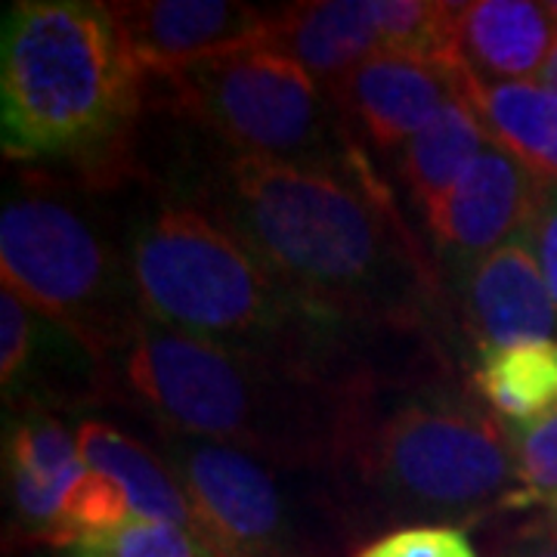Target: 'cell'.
Segmentation results:
<instances>
[{"instance_id":"ffe728a7","label":"cell","mask_w":557,"mask_h":557,"mask_svg":"<svg viewBox=\"0 0 557 557\" xmlns=\"http://www.w3.org/2000/svg\"><path fill=\"white\" fill-rule=\"evenodd\" d=\"M84 468L78 434H72L50 409L25 406L7 437V471L35 480H60Z\"/></svg>"},{"instance_id":"f1b7e54d","label":"cell","mask_w":557,"mask_h":557,"mask_svg":"<svg viewBox=\"0 0 557 557\" xmlns=\"http://www.w3.org/2000/svg\"><path fill=\"white\" fill-rule=\"evenodd\" d=\"M545 515H548V530H552V533H557V498L545 505Z\"/></svg>"},{"instance_id":"ac0fdd59","label":"cell","mask_w":557,"mask_h":557,"mask_svg":"<svg viewBox=\"0 0 557 557\" xmlns=\"http://www.w3.org/2000/svg\"><path fill=\"white\" fill-rule=\"evenodd\" d=\"M474 394L508 424H530L557 409V341L480 350Z\"/></svg>"},{"instance_id":"8fae6325","label":"cell","mask_w":557,"mask_h":557,"mask_svg":"<svg viewBox=\"0 0 557 557\" xmlns=\"http://www.w3.org/2000/svg\"><path fill=\"white\" fill-rule=\"evenodd\" d=\"M542 186L545 183L533 177L520 161L486 143L453 193L424 220L443 267L456 276L474 260L527 236Z\"/></svg>"},{"instance_id":"7c38bea8","label":"cell","mask_w":557,"mask_h":557,"mask_svg":"<svg viewBox=\"0 0 557 557\" xmlns=\"http://www.w3.org/2000/svg\"><path fill=\"white\" fill-rule=\"evenodd\" d=\"M453 288L458 325L478 354L557 341V304L527 236L458 270Z\"/></svg>"},{"instance_id":"2e32d148","label":"cell","mask_w":557,"mask_h":557,"mask_svg":"<svg viewBox=\"0 0 557 557\" xmlns=\"http://www.w3.org/2000/svg\"><path fill=\"white\" fill-rule=\"evenodd\" d=\"M81 461L106 478H112L127 493L131 511L137 518L164 520L201 533L196 508L183 493L180 480L168 465H159L146 446L121 434L109 421H84L78 428ZM205 536V533H201ZM208 539V536H205Z\"/></svg>"},{"instance_id":"ba28073f","label":"cell","mask_w":557,"mask_h":557,"mask_svg":"<svg viewBox=\"0 0 557 557\" xmlns=\"http://www.w3.org/2000/svg\"><path fill=\"white\" fill-rule=\"evenodd\" d=\"M161 456L223 557H319L357 520L344 474L288 468L211 440L159 434Z\"/></svg>"},{"instance_id":"4fadbf2b","label":"cell","mask_w":557,"mask_h":557,"mask_svg":"<svg viewBox=\"0 0 557 557\" xmlns=\"http://www.w3.org/2000/svg\"><path fill=\"white\" fill-rule=\"evenodd\" d=\"M260 47L300 65L329 97L357 65L384 50L369 0H313L278 7L267 20Z\"/></svg>"},{"instance_id":"7402d4cb","label":"cell","mask_w":557,"mask_h":557,"mask_svg":"<svg viewBox=\"0 0 557 557\" xmlns=\"http://www.w3.org/2000/svg\"><path fill=\"white\" fill-rule=\"evenodd\" d=\"M127 518H134L127 493L112 478L87 468L84 478L75 483L69 502H65L57 545H75L78 548L90 539H100L112 530H119Z\"/></svg>"},{"instance_id":"f546056e","label":"cell","mask_w":557,"mask_h":557,"mask_svg":"<svg viewBox=\"0 0 557 557\" xmlns=\"http://www.w3.org/2000/svg\"><path fill=\"white\" fill-rule=\"evenodd\" d=\"M545 10H548V16H552V22H555V28H557V0L545 3Z\"/></svg>"},{"instance_id":"7a4b0ae2","label":"cell","mask_w":557,"mask_h":557,"mask_svg":"<svg viewBox=\"0 0 557 557\" xmlns=\"http://www.w3.org/2000/svg\"><path fill=\"white\" fill-rule=\"evenodd\" d=\"M121 239L146 317L189 338L381 397L453 379L443 347L384 338L300 298L180 196L143 205Z\"/></svg>"},{"instance_id":"4dcf8cb0","label":"cell","mask_w":557,"mask_h":557,"mask_svg":"<svg viewBox=\"0 0 557 557\" xmlns=\"http://www.w3.org/2000/svg\"><path fill=\"white\" fill-rule=\"evenodd\" d=\"M75 557H106V555L94 552V548H78V555H75Z\"/></svg>"},{"instance_id":"3957f363","label":"cell","mask_w":557,"mask_h":557,"mask_svg":"<svg viewBox=\"0 0 557 557\" xmlns=\"http://www.w3.org/2000/svg\"><path fill=\"white\" fill-rule=\"evenodd\" d=\"M159 434L211 440L288 468L344 474L394 397L242 357L146 319L106 372V394Z\"/></svg>"},{"instance_id":"d6986e66","label":"cell","mask_w":557,"mask_h":557,"mask_svg":"<svg viewBox=\"0 0 557 557\" xmlns=\"http://www.w3.org/2000/svg\"><path fill=\"white\" fill-rule=\"evenodd\" d=\"M369 3L384 50L458 65V3H434V0H369Z\"/></svg>"},{"instance_id":"d4e9b609","label":"cell","mask_w":557,"mask_h":557,"mask_svg":"<svg viewBox=\"0 0 557 557\" xmlns=\"http://www.w3.org/2000/svg\"><path fill=\"white\" fill-rule=\"evenodd\" d=\"M357 557H480L461 527L416 523L366 545Z\"/></svg>"},{"instance_id":"30bf717a","label":"cell","mask_w":557,"mask_h":557,"mask_svg":"<svg viewBox=\"0 0 557 557\" xmlns=\"http://www.w3.org/2000/svg\"><path fill=\"white\" fill-rule=\"evenodd\" d=\"M465 69L379 50L332 90V100L362 149L403 152L443 106L461 94Z\"/></svg>"},{"instance_id":"83f0119b","label":"cell","mask_w":557,"mask_h":557,"mask_svg":"<svg viewBox=\"0 0 557 557\" xmlns=\"http://www.w3.org/2000/svg\"><path fill=\"white\" fill-rule=\"evenodd\" d=\"M539 84L548 87L552 94H557V44L555 50H552V57H548V62H545V69L539 72Z\"/></svg>"},{"instance_id":"5b68a950","label":"cell","mask_w":557,"mask_h":557,"mask_svg":"<svg viewBox=\"0 0 557 557\" xmlns=\"http://www.w3.org/2000/svg\"><path fill=\"white\" fill-rule=\"evenodd\" d=\"M344 480L357 508L409 520H478L518 493L508 424L453 381L387 399Z\"/></svg>"},{"instance_id":"8992f818","label":"cell","mask_w":557,"mask_h":557,"mask_svg":"<svg viewBox=\"0 0 557 557\" xmlns=\"http://www.w3.org/2000/svg\"><path fill=\"white\" fill-rule=\"evenodd\" d=\"M0 270L3 285L78 338L106 372L149 319L124 239H112L78 199L44 177L3 201Z\"/></svg>"},{"instance_id":"cb8c5ba5","label":"cell","mask_w":557,"mask_h":557,"mask_svg":"<svg viewBox=\"0 0 557 557\" xmlns=\"http://www.w3.org/2000/svg\"><path fill=\"white\" fill-rule=\"evenodd\" d=\"M40 329V313H35L25 300L3 285L0 288V384L3 399L16 394V387L28 372Z\"/></svg>"},{"instance_id":"9a60e30c","label":"cell","mask_w":557,"mask_h":557,"mask_svg":"<svg viewBox=\"0 0 557 557\" xmlns=\"http://www.w3.org/2000/svg\"><path fill=\"white\" fill-rule=\"evenodd\" d=\"M461 94L493 146L545 186H557V94L539 81L483 84L471 75L461 78Z\"/></svg>"},{"instance_id":"484cf974","label":"cell","mask_w":557,"mask_h":557,"mask_svg":"<svg viewBox=\"0 0 557 557\" xmlns=\"http://www.w3.org/2000/svg\"><path fill=\"white\" fill-rule=\"evenodd\" d=\"M527 239L536 251L542 276L548 282V292L557 304V186H542L539 208L530 230H527Z\"/></svg>"},{"instance_id":"5bb4252c","label":"cell","mask_w":557,"mask_h":557,"mask_svg":"<svg viewBox=\"0 0 557 557\" xmlns=\"http://www.w3.org/2000/svg\"><path fill=\"white\" fill-rule=\"evenodd\" d=\"M557 44L545 3L471 0L456 10V62L483 84L533 81Z\"/></svg>"},{"instance_id":"4316f807","label":"cell","mask_w":557,"mask_h":557,"mask_svg":"<svg viewBox=\"0 0 557 557\" xmlns=\"http://www.w3.org/2000/svg\"><path fill=\"white\" fill-rule=\"evenodd\" d=\"M511 557H557V533L545 530L542 536H536L533 542H527L520 552H515Z\"/></svg>"},{"instance_id":"9c48e42d","label":"cell","mask_w":557,"mask_h":557,"mask_svg":"<svg viewBox=\"0 0 557 557\" xmlns=\"http://www.w3.org/2000/svg\"><path fill=\"white\" fill-rule=\"evenodd\" d=\"M121 44L146 81L260 47L270 10L233 0H124L109 3Z\"/></svg>"},{"instance_id":"6da1fadb","label":"cell","mask_w":557,"mask_h":557,"mask_svg":"<svg viewBox=\"0 0 557 557\" xmlns=\"http://www.w3.org/2000/svg\"><path fill=\"white\" fill-rule=\"evenodd\" d=\"M180 199L300 298L384 338L446 350L449 307L437 270L372 168L335 174L223 152Z\"/></svg>"},{"instance_id":"277c9868","label":"cell","mask_w":557,"mask_h":557,"mask_svg":"<svg viewBox=\"0 0 557 557\" xmlns=\"http://www.w3.org/2000/svg\"><path fill=\"white\" fill-rule=\"evenodd\" d=\"M146 78L121 44L109 3L22 0L3 20L0 127L20 161L81 159L121 137Z\"/></svg>"},{"instance_id":"52a82bcc","label":"cell","mask_w":557,"mask_h":557,"mask_svg":"<svg viewBox=\"0 0 557 557\" xmlns=\"http://www.w3.org/2000/svg\"><path fill=\"white\" fill-rule=\"evenodd\" d=\"M174 112L242 159L362 174L372 164L335 100L300 65L248 47L161 78Z\"/></svg>"},{"instance_id":"44dd1931","label":"cell","mask_w":557,"mask_h":557,"mask_svg":"<svg viewBox=\"0 0 557 557\" xmlns=\"http://www.w3.org/2000/svg\"><path fill=\"white\" fill-rule=\"evenodd\" d=\"M508 434L518 471V493L511 498V508H545L557 498V409L530 424H508Z\"/></svg>"},{"instance_id":"603a6c76","label":"cell","mask_w":557,"mask_h":557,"mask_svg":"<svg viewBox=\"0 0 557 557\" xmlns=\"http://www.w3.org/2000/svg\"><path fill=\"white\" fill-rule=\"evenodd\" d=\"M78 548H94L106 557H223L196 530L149 518H127L119 530L90 539Z\"/></svg>"},{"instance_id":"e0dca14e","label":"cell","mask_w":557,"mask_h":557,"mask_svg":"<svg viewBox=\"0 0 557 557\" xmlns=\"http://www.w3.org/2000/svg\"><path fill=\"white\" fill-rule=\"evenodd\" d=\"M486 143L490 139L483 134V124L465 94L453 97L437 119L406 143L397 156V171L421 218L428 220L437 211L440 201L453 193Z\"/></svg>"}]
</instances>
